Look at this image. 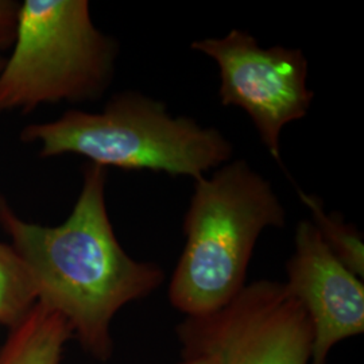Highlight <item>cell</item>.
Here are the masks:
<instances>
[{
	"label": "cell",
	"mask_w": 364,
	"mask_h": 364,
	"mask_svg": "<svg viewBox=\"0 0 364 364\" xmlns=\"http://www.w3.org/2000/svg\"><path fill=\"white\" fill-rule=\"evenodd\" d=\"M105 168L84 171L81 193L61 225L16 218L0 221L33 278L37 302L61 314L84 350L99 360L112 353L111 323L123 306L149 297L165 274L151 262L132 259L117 242L105 205Z\"/></svg>",
	"instance_id": "obj_1"
},
{
	"label": "cell",
	"mask_w": 364,
	"mask_h": 364,
	"mask_svg": "<svg viewBox=\"0 0 364 364\" xmlns=\"http://www.w3.org/2000/svg\"><path fill=\"white\" fill-rule=\"evenodd\" d=\"M285 225L287 209L272 183L246 161L196 180L182 223L185 246L169 284L174 309L186 317L220 311L246 287L262 232Z\"/></svg>",
	"instance_id": "obj_2"
},
{
	"label": "cell",
	"mask_w": 364,
	"mask_h": 364,
	"mask_svg": "<svg viewBox=\"0 0 364 364\" xmlns=\"http://www.w3.org/2000/svg\"><path fill=\"white\" fill-rule=\"evenodd\" d=\"M22 139L39 144L42 156L77 154L105 169L149 170L195 181L234 156L221 131L173 117L164 102L134 91L115 95L102 112L75 109L33 124Z\"/></svg>",
	"instance_id": "obj_3"
},
{
	"label": "cell",
	"mask_w": 364,
	"mask_h": 364,
	"mask_svg": "<svg viewBox=\"0 0 364 364\" xmlns=\"http://www.w3.org/2000/svg\"><path fill=\"white\" fill-rule=\"evenodd\" d=\"M0 70V112L92 100L114 76L117 46L92 22L87 0H26Z\"/></svg>",
	"instance_id": "obj_4"
},
{
	"label": "cell",
	"mask_w": 364,
	"mask_h": 364,
	"mask_svg": "<svg viewBox=\"0 0 364 364\" xmlns=\"http://www.w3.org/2000/svg\"><path fill=\"white\" fill-rule=\"evenodd\" d=\"M182 353L209 364H311L313 328L287 285L255 281L220 311L177 326Z\"/></svg>",
	"instance_id": "obj_5"
},
{
	"label": "cell",
	"mask_w": 364,
	"mask_h": 364,
	"mask_svg": "<svg viewBox=\"0 0 364 364\" xmlns=\"http://www.w3.org/2000/svg\"><path fill=\"white\" fill-rule=\"evenodd\" d=\"M192 49L219 68V100L242 108L252 120L260 142L281 164V135L287 124L308 115L314 93L308 87L309 66L302 50L262 48L254 36L234 28L221 38L195 41Z\"/></svg>",
	"instance_id": "obj_6"
},
{
	"label": "cell",
	"mask_w": 364,
	"mask_h": 364,
	"mask_svg": "<svg viewBox=\"0 0 364 364\" xmlns=\"http://www.w3.org/2000/svg\"><path fill=\"white\" fill-rule=\"evenodd\" d=\"M287 274V290L312 324L311 364H326L338 343L364 332L363 281L332 255L311 220L296 228Z\"/></svg>",
	"instance_id": "obj_7"
},
{
	"label": "cell",
	"mask_w": 364,
	"mask_h": 364,
	"mask_svg": "<svg viewBox=\"0 0 364 364\" xmlns=\"http://www.w3.org/2000/svg\"><path fill=\"white\" fill-rule=\"evenodd\" d=\"M73 336L65 318L37 302L11 328L0 348V364H60L66 341Z\"/></svg>",
	"instance_id": "obj_8"
},
{
	"label": "cell",
	"mask_w": 364,
	"mask_h": 364,
	"mask_svg": "<svg viewBox=\"0 0 364 364\" xmlns=\"http://www.w3.org/2000/svg\"><path fill=\"white\" fill-rule=\"evenodd\" d=\"M301 201L308 207L312 215L313 225L316 227L321 240L336 259L344 264L351 273L363 279L364 243L362 232L338 212H326L321 198L308 195L297 189Z\"/></svg>",
	"instance_id": "obj_9"
},
{
	"label": "cell",
	"mask_w": 364,
	"mask_h": 364,
	"mask_svg": "<svg viewBox=\"0 0 364 364\" xmlns=\"http://www.w3.org/2000/svg\"><path fill=\"white\" fill-rule=\"evenodd\" d=\"M37 304V291L25 262L0 243V326L19 324Z\"/></svg>",
	"instance_id": "obj_10"
},
{
	"label": "cell",
	"mask_w": 364,
	"mask_h": 364,
	"mask_svg": "<svg viewBox=\"0 0 364 364\" xmlns=\"http://www.w3.org/2000/svg\"><path fill=\"white\" fill-rule=\"evenodd\" d=\"M19 4L10 0H0V49H3L15 36Z\"/></svg>",
	"instance_id": "obj_11"
},
{
	"label": "cell",
	"mask_w": 364,
	"mask_h": 364,
	"mask_svg": "<svg viewBox=\"0 0 364 364\" xmlns=\"http://www.w3.org/2000/svg\"><path fill=\"white\" fill-rule=\"evenodd\" d=\"M180 364H209L207 358L195 353H182V362Z\"/></svg>",
	"instance_id": "obj_12"
},
{
	"label": "cell",
	"mask_w": 364,
	"mask_h": 364,
	"mask_svg": "<svg viewBox=\"0 0 364 364\" xmlns=\"http://www.w3.org/2000/svg\"><path fill=\"white\" fill-rule=\"evenodd\" d=\"M4 208H6V204L3 203V200H1V197H0V212Z\"/></svg>",
	"instance_id": "obj_13"
}]
</instances>
